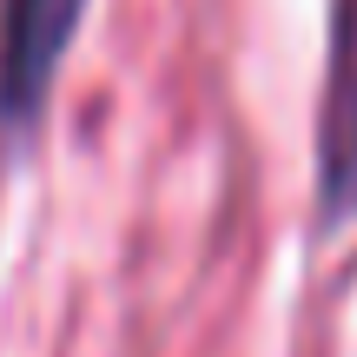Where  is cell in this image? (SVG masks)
Listing matches in <instances>:
<instances>
[{"label": "cell", "instance_id": "6da1fadb", "mask_svg": "<svg viewBox=\"0 0 357 357\" xmlns=\"http://www.w3.org/2000/svg\"><path fill=\"white\" fill-rule=\"evenodd\" d=\"M86 0H0V126H33Z\"/></svg>", "mask_w": 357, "mask_h": 357}, {"label": "cell", "instance_id": "7a4b0ae2", "mask_svg": "<svg viewBox=\"0 0 357 357\" xmlns=\"http://www.w3.org/2000/svg\"><path fill=\"white\" fill-rule=\"evenodd\" d=\"M318 192L324 212H357V0H337L331 13V86H324V126H318Z\"/></svg>", "mask_w": 357, "mask_h": 357}]
</instances>
